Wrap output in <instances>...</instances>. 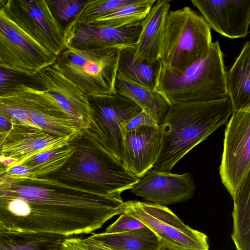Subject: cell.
Masks as SVG:
<instances>
[{"mask_svg": "<svg viewBox=\"0 0 250 250\" xmlns=\"http://www.w3.org/2000/svg\"><path fill=\"white\" fill-rule=\"evenodd\" d=\"M226 86L232 112L250 110V42L244 45L231 67L226 71Z\"/></svg>", "mask_w": 250, "mask_h": 250, "instance_id": "19", "label": "cell"}, {"mask_svg": "<svg viewBox=\"0 0 250 250\" xmlns=\"http://www.w3.org/2000/svg\"><path fill=\"white\" fill-rule=\"evenodd\" d=\"M6 229L4 225L0 221V230H5Z\"/></svg>", "mask_w": 250, "mask_h": 250, "instance_id": "38", "label": "cell"}, {"mask_svg": "<svg viewBox=\"0 0 250 250\" xmlns=\"http://www.w3.org/2000/svg\"><path fill=\"white\" fill-rule=\"evenodd\" d=\"M170 6L169 0H156L142 21L140 35L135 44L136 59L148 63L159 59Z\"/></svg>", "mask_w": 250, "mask_h": 250, "instance_id": "18", "label": "cell"}, {"mask_svg": "<svg viewBox=\"0 0 250 250\" xmlns=\"http://www.w3.org/2000/svg\"><path fill=\"white\" fill-rule=\"evenodd\" d=\"M7 17L36 42L57 56L65 47L64 30L45 0H8Z\"/></svg>", "mask_w": 250, "mask_h": 250, "instance_id": "9", "label": "cell"}, {"mask_svg": "<svg viewBox=\"0 0 250 250\" xmlns=\"http://www.w3.org/2000/svg\"><path fill=\"white\" fill-rule=\"evenodd\" d=\"M73 140L75 152L61 168L44 178L102 195L121 194L140 179L107 152L87 129L81 131Z\"/></svg>", "mask_w": 250, "mask_h": 250, "instance_id": "3", "label": "cell"}, {"mask_svg": "<svg viewBox=\"0 0 250 250\" xmlns=\"http://www.w3.org/2000/svg\"><path fill=\"white\" fill-rule=\"evenodd\" d=\"M123 212L150 229L157 236L162 248L170 250H209L207 236L186 225L165 206L127 201L124 203Z\"/></svg>", "mask_w": 250, "mask_h": 250, "instance_id": "7", "label": "cell"}, {"mask_svg": "<svg viewBox=\"0 0 250 250\" xmlns=\"http://www.w3.org/2000/svg\"><path fill=\"white\" fill-rule=\"evenodd\" d=\"M5 134H6V133L0 131V142L1 141H2V140L4 138Z\"/></svg>", "mask_w": 250, "mask_h": 250, "instance_id": "37", "label": "cell"}, {"mask_svg": "<svg viewBox=\"0 0 250 250\" xmlns=\"http://www.w3.org/2000/svg\"><path fill=\"white\" fill-rule=\"evenodd\" d=\"M116 92L127 98L154 119L159 124L169 106L155 90L140 85L117 72Z\"/></svg>", "mask_w": 250, "mask_h": 250, "instance_id": "20", "label": "cell"}, {"mask_svg": "<svg viewBox=\"0 0 250 250\" xmlns=\"http://www.w3.org/2000/svg\"><path fill=\"white\" fill-rule=\"evenodd\" d=\"M195 189L189 172L179 174L151 169L134 185L131 192L151 203L164 206L190 199Z\"/></svg>", "mask_w": 250, "mask_h": 250, "instance_id": "15", "label": "cell"}, {"mask_svg": "<svg viewBox=\"0 0 250 250\" xmlns=\"http://www.w3.org/2000/svg\"><path fill=\"white\" fill-rule=\"evenodd\" d=\"M7 1V0H0V9L3 8Z\"/></svg>", "mask_w": 250, "mask_h": 250, "instance_id": "36", "label": "cell"}, {"mask_svg": "<svg viewBox=\"0 0 250 250\" xmlns=\"http://www.w3.org/2000/svg\"><path fill=\"white\" fill-rule=\"evenodd\" d=\"M73 138L53 135L38 127L14 123L0 142V155L10 168L38 153L66 144Z\"/></svg>", "mask_w": 250, "mask_h": 250, "instance_id": "14", "label": "cell"}, {"mask_svg": "<svg viewBox=\"0 0 250 250\" xmlns=\"http://www.w3.org/2000/svg\"><path fill=\"white\" fill-rule=\"evenodd\" d=\"M143 126L157 127L159 126V124L154 119L142 110L124 125L122 129V135L123 136L126 133Z\"/></svg>", "mask_w": 250, "mask_h": 250, "instance_id": "31", "label": "cell"}, {"mask_svg": "<svg viewBox=\"0 0 250 250\" xmlns=\"http://www.w3.org/2000/svg\"><path fill=\"white\" fill-rule=\"evenodd\" d=\"M56 59L0 9V63L37 73Z\"/></svg>", "mask_w": 250, "mask_h": 250, "instance_id": "11", "label": "cell"}, {"mask_svg": "<svg viewBox=\"0 0 250 250\" xmlns=\"http://www.w3.org/2000/svg\"><path fill=\"white\" fill-rule=\"evenodd\" d=\"M22 86L43 90L38 73L0 63V96L14 92Z\"/></svg>", "mask_w": 250, "mask_h": 250, "instance_id": "27", "label": "cell"}, {"mask_svg": "<svg viewBox=\"0 0 250 250\" xmlns=\"http://www.w3.org/2000/svg\"><path fill=\"white\" fill-rule=\"evenodd\" d=\"M141 26L142 22L118 27L71 22L64 31L65 45L79 49L127 47L136 44Z\"/></svg>", "mask_w": 250, "mask_h": 250, "instance_id": "12", "label": "cell"}, {"mask_svg": "<svg viewBox=\"0 0 250 250\" xmlns=\"http://www.w3.org/2000/svg\"><path fill=\"white\" fill-rule=\"evenodd\" d=\"M231 113L228 97L170 106L159 125L162 149L152 169L170 172L191 149L225 125Z\"/></svg>", "mask_w": 250, "mask_h": 250, "instance_id": "2", "label": "cell"}, {"mask_svg": "<svg viewBox=\"0 0 250 250\" xmlns=\"http://www.w3.org/2000/svg\"><path fill=\"white\" fill-rule=\"evenodd\" d=\"M59 250H87L83 239L79 237H65Z\"/></svg>", "mask_w": 250, "mask_h": 250, "instance_id": "32", "label": "cell"}, {"mask_svg": "<svg viewBox=\"0 0 250 250\" xmlns=\"http://www.w3.org/2000/svg\"><path fill=\"white\" fill-rule=\"evenodd\" d=\"M103 208L102 195L49 178L0 176V221L10 232L92 233Z\"/></svg>", "mask_w": 250, "mask_h": 250, "instance_id": "1", "label": "cell"}, {"mask_svg": "<svg viewBox=\"0 0 250 250\" xmlns=\"http://www.w3.org/2000/svg\"><path fill=\"white\" fill-rule=\"evenodd\" d=\"M210 28L230 39L249 33L250 0H191Z\"/></svg>", "mask_w": 250, "mask_h": 250, "instance_id": "16", "label": "cell"}, {"mask_svg": "<svg viewBox=\"0 0 250 250\" xmlns=\"http://www.w3.org/2000/svg\"><path fill=\"white\" fill-rule=\"evenodd\" d=\"M87 1L84 0H46L52 14L64 31L79 14Z\"/></svg>", "mask_w": 250, "mask_h": 250, "instance_id": "29", "label": "cell"}, {"mask_svg": "<svg viewBox=\"0 0 250 250\" xmlns=\"http://www.w3.org/2000/svg\"><path fill=\"white\" fill-rule=\"evenodd\" d=\"M121 48L79 49L65 45L53 65L87 95L111 94L116 93Z\"/></svg>", "mask_w": 250, "mask_h": 250, "instance_id": "6", "label": "cell"}, {"mask_svg": "<svg viewBox=\"0 0 250 250\" xmlns=\"http://www.w3.org/2000/svg\"><path fill=\"white\" fill-rule=\"evenodd\" d=\"M233 200L231 238L237 250H250V174L232 196Z\"/></svg>", "mask_w": 250, "mask_h": 250, "instance_id": "22", "label": "cell"}, {"mask_svg": "<svg viewBox=\"0 0 250 250\" xmlns=\"http://www.w3.org/2000/svg\"><path fill=\"white\" fill-rule=\"evenodd\" d=\"M83 241L87 250H113L102 245L90 236L83 239Z\"/></svg>", "mask_w": 250, "mask_h": 250, "instance_id": "33", "label": "cell"}, {"mask_svg": "<svg viewBox=\"0 0 250 250\" xmlns=\"http://www.w3.org/2000/svg\"><path fill=\"white\" fill-rule=\"evenodd\" d=\"M65 237L52 233L0 230V250H59Z\"/></svg>", "mask_w": 250, "mask_h": 250, "instance_id": "24", "label": "cell"}, {"mask_svg": "<svg viewBox=\"0 0 250 250\" xmlns=\"http://www.w3.org/2000/svg\"><path fill=\"white\" fill-rule=\"evenodd\" d=\"M37 73L43 84V91L55 100L80 131L88 129L91 122L88 95L53 64Z\"/></svg>", "mask_w": 250, "mask_h": 250, "instance_id": "13", "label": "cell"}, {"mask_svg": "<svg viewBox=\"0 0 250 250\" xmlns=\"http://www.w3.org/2000/svg\"><path fill=\"white\" fill-rule=\"evenodd\" d=\"M168 250V249H165V248H162V250Z\"/></svg>", "mask_w": 250, "mask_h": 250, "instance_id": "39", "label": "cell"}, {"mask_svg": "<svg viewBox=\"0 0 250 250\" xmlns=\"http://www.w3.org/2000/svg\"><path fill=\"white\" fill-rule=\"evenodd\" d=\"M76 149L72 139L66 144L38 153L18 165L26 167L30 177H45L61 168Z\"/></svg>", "mask_w": 250, "mask_h": 250, "instance_id": "25", "label": "cell"}, {"mask_svg": "<svg viewBox=\"0 0 250 250\" xmlns=\"http://www.w3.org/2000/svg\"><path fill=\"white\" fill-rule=\"evenodd\" d=\"M135 44L120 51L118 72L142 86L155 90L161 66L159 60L148 63L135 57Z\"/></svg>", "mask_w": 250, "mask_h": 250, "instance_id": "23", "label": "cell"}, {"mask_svg": "<svg viewBox=\"0 0 250 250\" xmlns=\"http://www.w3.org/2000/svg\"><path fill=\"white\" fill-rule=\"evenodd\" d=\"M159 126H143L123 136L121 162L138 179L152 169L162 149Z\"/></svg>", "mask_w": 250, "mask_h": 250, "instance_id": "17", "label": "cell"}, {"mask_svg": "<svg viewBox=\"0 0 250 250\" xmlns=\"http://www.w3.org/2000/svg\"><path fill=\"white\" fill-rule=\"evenodd\" d=\"M156 1L155 0H139L90 22L118 27L137 24L144 20Z\"/></svg>", "mask_w": 250, "mask_h": 250, "instance_id": "26", "label": "cell"}, {"mask_svg": "<svg viewBox=\"0 0 250 250\" xmlns=\"http://www.w3.org/2000/svg\"><path fill=\"white\" fill-rule=\"evenodd\" d=\"M146 227L139 220L126 213L122 212L114 223L106 228L104 233H120Z\"/></svg>", "mask_w": 250, "mask_h": 250, "instance_id": "30", "label": "cell"}, {"mask_svg": "<svg viewBox=\"0 0 250 250\" xmlns=\"http://www.w3.org/2000/svg\"><path fill=\"white\" fill-rule=\"evenodd\" d=\"M139 0H87L72 22L86 23Z\"/></svg>", "mask_w": 250, "mask_h": 250, "instance_id": "28", "label": "cell"}, {"mask_svg": "<svg viewBox=\"0 0 250 250\" xmlns=\"http://www.w3.org/2000/svg\"><path fill=\"white\" fill-rule=\"evenodd\" d=\"M14 123L0 115V131L6 133L12 127Z\"/></svg>", "mask_w": 250, "mask_h": 250, "instance_id": "34", "label": "cell"}, {"mask_svg": "<svg viewBox=\"0 0 250 250\" xmlns=\"http://www.w3.org/2000/svg\"><path fill=\"white\" fill-rule=\"evenodd\" d=\"M224 141L219 172L231 197L250 170V110L232 112Z\"/></svg>", "mask_w": 250, "mask_h": 250, "instance_id": "10", "label": "cell"}, {"mask_svg": "<svg viewBox=\"0 0 250 250\" xmlns=\"http://www.w3.org/2000/svg\"><path fill=\"white\" fill-rule=\"evenodd\" d=\"M113 250H161L156 234L148 228L115 233H93L90 236Z\"/></svg>", "mask_w": 250, "mask_h": 250, "instance_id": "21", "label": "cell"}, {"mask_svg": "<svg viewBox=\"0 0 250 250\" xmlns=\"http://www.w3.org/2000/svg\"><path fill=\"white\" fill-rule=\"evenodd\" d=\"M91 122L87 129L110 154L121 161L122 129L142 110L118 93L88 95Z\"/></svg>", "mask_w": 250, "mask_h": 250, "instance_id": "8", "label": "cell"}, {"mask_svg": "<svg viewBox=\"0 0 250 250\" xmlns=\"http://www.w3.org/2000/svg\"><path fill=\"white\" fill-rule=\"evenodd\" d=\"M210 28L204 18L189 7L167 14L159 55L161 66L181 72L208 53Z\"/></svg>", "mask_w": 250, "mask_h": 250, "instance_id": "5", "label": "cell"}, {"mask_svg": "<svg viewBox=\"0 0 250 250\" xmlns=\"http://www.w3.org/2000/svg\"><path fill=\"white\" fill-rule=\"evenodd\" d=\"M8 166L5 161L0 155V176L5 173Z\"/></svg>", "mask_w": 250, "mask_h": 250, "instance_id": "35", "label": "cell"}, {"mask_svg": "<svg viewBox=\"0 0 250 250\" xmlns=\"http://www.w3.org/2000/svg\"><path fill=\"white\" fill-rule=\"evenodd\" d=\"M223 53L219 42H212L208 55L181 72L161 66L155 90L169 106L212 101L228 97Z\"/></svg>", "mask_w": 250, "mask_h": 250, "instance_id": "4", "label": "cell"}]
</instances>
